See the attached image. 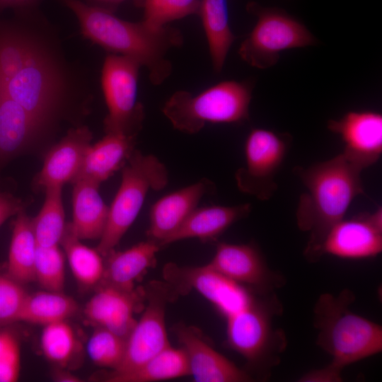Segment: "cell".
<instances>
[{
    "instance_id": "6da1fadb",
    "label": "cell",
    "mask_w": 382,
    "mask_h": 382,
    "mask_svg": "<svg viewBox=\"0 0 382 382\" xmlns=\"http://www.w3.org/2000/svg\"><path fill=\"white\" fill-rule=\"evenodd\" d=\"M361 171L342 154L307 168H294L306 188L296 218L299 228L309 233L303 250L308 262H316L324 255L323 245L330 230L344 219L353 199L364 194Z\"/></svg>"
},
{
    "instance_id": "7a4b0ae2",
    "label": "cell",
    "mask_w": 382,
    "mask_h": 382,
    "mask_svg": "<svg viewBox=\"0 0 382 382\" xmlns=\"http://www.w3.org/2000/svg\"><path fill=\"white\" fill-rule=\"evenodd\" d=\"M354 301L349 289L318 297L313 308L316 344L332 359L327 366L303 374L298 381H342L346 366L382 352L381 325L352 312L349 306Z\"/></svg>"
},
{
    "instance_id": "3957f363",
    "label": "cell",
    "mask_w": 382,
    "mask_h": 382,
    "mask_svg": "<svg viewBox=\"0 0 382 382\" xmlns=\"http://www.w3.org/2000/svg\"><path fill=\"white\" fill-rule=\"evenodd\" d=\"M76 16L81 33L105 49L130 57L147 69L151 83L158 86L168 78L172 64L168 52L182 45L180 30L154 27L141 21L129 22L111 10L87 5L79 0H62Z\"/></svg>"
},
{
    "instance_id": "277c9868",
    "label": "cell",
    "mask_w": 382,
    "mask_h": 382,
    "mask_svg": "<svg viewBox=\"0 0 382 382\" xmlns=\"http://www.w3.org/2000/svg\"><path fill=\"white\" fill-rule=\"evenodd\" d=\"M282 311L275 292L257 294L250 305L226 318L227 345L262 379L270 377L287 345L284 330L274 325Z\"/></svg>"
},
{
    "instance_id": "5b68a950",
    "label": "cell",
    "mask_w": 382,
    "mask_h": 382,
    "mask_svg": "<svg viewBox=\"0 0 382 382\" xmlns=\"http://www.w3.org/2000/svg\"><path fill=\"white\" fill-rule=\"evenodd\" d=\"M253 86L249 82L221 81L194 96L175 92L162 112L183 133H198L207 123H242L249 120Z\"/></svg>"
},
{
    "instance_id": "8992f818",
    "label": "cell",
    "mask_w": 382,
    "mask_h": 382,
    "mask_svg": "<svg viewBox=\"0 0 382 382\" xmlns=\"http://www.w3.org/2000/svg\"><path fill=\"white\" fill-rule=\"evenodd\" d=\"M168 183L165 165L153 154L135 149L122 168L120 186L110 205L96 250L107 256L133 224L150 190L159 191Z\"/></svg>"
},
{
    "instance_id": "52a82bcc",
    "label": "cell",
    "mask_w": 382,
    "mask_h": 382,
    "mask_svg": "<svg viewBox=\"0 0 382 382\" xmlns=\"http://www.w3.org/2000/svg\"><path fill=\"white\" fill-rule=\"evenodd\" d=\"M246 10L257 22L241 44L238 54L251 66L270 68L277 64L281 52L318 43L310 30L284 9L250 1Z\"/></svg>"
},
{
    "instance_id": "ba28073f",
    "label": "cell",
    "mask_w": 382,
    "mask_h": 382,
    "mask_svg": "<svg viewBox=\"0 0 382 382\" xmlns=\"http://www.w3.org/2000/svg\"><path fill=\"white\" fill-rule=\"evenodd\" d=\"M0 90L19 103L44 129L60 113L62 78L56 64L37 42L24 66Z\"/></svg>"
},
{
    "instance_id": "9c48e42d",
    "label": "cell",
    "mask_w": 382,
    "mask_h": 382,
    "mask_svg": "<svg viewBox=\"0 0 382 382\" xmlns=\"http://www.w3.org/2000/svg\"><path fill=\"white\" fill-rule=\"evenodd\" d=\"M141 66L123 55L109 54L102 70V87L108 109L104 120L106 133L135 137L142 128L143 105L137 100L139 71Z\"/></svg>"
},
{
    "instance_id": "30bf717a",
    "label": "cell",
    "mask_w": 382,
    "mask_h": 382,
    "mask_svg": "<svg viewBox=\"0 0 382 382\" xmlns=\"http://www.w3.org/2000/svg\"><path fill=\"white\" fill-rule=\"evenodd\" d=\"M291 140L289 133L253 129L245 144V165L235 173L239 190L262 201L270 199L277 190L275 175Z\"/></svg>"
},
{
    "instance_id": "8fae6325",
    "label": "cell",
    "mask_w": 382,
    "mask_h": 382,
    "mask_svg": "<svg viewBox=\"0 0 382 382\" xmlns=\"http://www.w3.org/2000/svg\"><path fill=\"white\" fill-rule=\"evenodd\" d=\"M146 305L126 341L123 359L111 373L132 371L170 346L166 328L165 313L167 303L174 300L178 293L168 282H151L144 289Z\"/></svg>"
},
{
    "instance_id": "7c38bea8",
    "label": "cell",
    "mask_w": 382,
    "mask_h": 382,
    "mask_svg": "<svg viewBox=\"0 0 382 382\" xmlns=\"http://www.w3.org/2000/svg\"><path fill=\"white\" fill-rule=\"evenodd\" d=\"M163 274L178 294L195 289L226 318L248 307L257 294L207 265L182 267L170 262L164 267Z\"/></svg>"
},
{
    "instance_id": "4fadbf2b",
    "label": "cell",
    "mask_w": 382,
    "mask_h": 382,
    "mask_svg": "<svg viewBox=\"0 0 382 382\" xmlns=\"http://www.w3.org/2000/svg\"><path fill=\"white\" fill-rule=\"evenodd\" d=\"M206 265L257 294L274 292L286 283L283 274L270 268L253 243H219Z\"/></svg>"
},
{
    "instance_id": "5bb4252c",
    "label": "cell",
    "mask_w": 382,
    "mask_h": 382,
    "mask_svg": "<svg viewBox=\"0 0 382 382\" xmlns=\"http://www.w3.org/2000/svg\"><path fill=\"white\" fill-rule=\"evenodd\" d=\"M328 129L344 143L343 156L362 170L376 163L382 153V115L375 111H349L328 122Z\"/></svg>"
},
{
    "instance_id": "9a60e30c",
    "label": "cell",
    "mask_w": 382,
    "mask_h": 382,
    "mask_svg": "<svg viewBox=\"0 0 382 382\" xmlns=\"http://www.w3.org/2000/svg\"><path fill=\"white\" fill-rule=\"evenodd\" d=\"M382 251V209L344 219L332 227L323 254L345 259L373 257Z\"/></svg>"
},
{
    "instance_id": "2e32d148",
    "label": "cell",
    "mask_w": 382,
    "mask_h": 382,
    "mask_svg": "<svg viewBox=\"0 0 382 382\" xmlns=\"http://www.w3.org/2000/svg\"><path fill=\"white\" fill-rule=\"evenodd\" d=\"M188 361L190 375L197 382H245L253 378L209 345L196 328L178 325L175 328Z\"/></svg>"
},
{
    "instance_id": "e0dca14e",
    "label": "cell",
    "mask_w": 382,
    "mask_h": 382,
    "mask_svg": "<svg viewBox=\"0 0 382 382\" xmlns=\"http://www.w3.org/2000/svg\"><path fill=\"white\" fill-rule=\"evenodd\" d=\"M144 300V290L127 291L100 285L85 305L83 313L96 327L108 329L127 340L137 323L134 315L143 306Z\"/></svg>"
},
{
    "instance_id": "ac0fdd59",
    "label": "cell",
    "mask_w": 382,
    "mask_h": 382,
    "mask_svg": "<svg viewBox=\"0 0 382 382\" xmlns=\"http://www.w3.org/2000/svg\"><path fill=\"white\" fill-rule=\"evenodd\" d=\"M214 187L212 181L202 179L159 199L150 209L148 239L161 248L163 242L179 228Z\"/></svg>"
},
{
    "instance_id": "d6986e66",
    "label": "cell",
    "mask_w": 382,
    "mask_h": 382,
    "mask_svg": "<svg viewBox=\"0 0 382 382\" xmlns=\"http://www.w3.org/2000/svg\"><path fill=\"white\" fill-rule=\"evenodd\" d=\"M92 138V132L87 127L69 130L66 136L47 152L42 168L34 180L35 186L45 190L73 182Z\"/></svg>"
},
{
    "instance_id": "ffe728a7",
    "label": "cell",
    "mask_w": 382,
    "mask_h": 382,
    "mask_svg": "<svg viewBox=\"0 0 382 382\" xmlns=\"http://www.w3.org/2000/svg\"><path fill=\"white\" fill-rule=\"evenodd\" d=\"M43 129L19 103L0 90V167L27 151Z\"/></svg>"
},
{
    "instance_id": "44dd1931",
    "label": "cell",
    "mask_w": 382,
    "mask_h": 382,
    "mask_svg": "<svg viewBox=\"0 0 382 382\" xmlns=\"http://www.w3.org/2000/svg\"><path fill=\"white\" fill-rule=\"evenodd\" d=\"M135 137L119 133L106 135L86 151L74 182L88 180L99 185L122 169L135 150Z\"/></svg>"
},
{
    "instance_id": "7402d4cb",
    "label": "cell",
    "mask_w": 382,
    "mask_h": 382,
    "mask_svg": "<svg viewBox=\"0 0 382 382\" xmlns=\"http://www.w3.org/2000/svg\"><path fill=\"white\" fill-rule=\"evenodd\" d=\"M251 209L249 203L197 207L179 228L163 242L161 248L187 238H198L203 242L214 241L232 224L246 217Z\"/></svg>"
},
{
    "instance_id": "603a6c76",
    "label": "cell",
    "mask_w": 382,
    "mask_h": 382,
    "mask_svg": "<svg viewBox=\"0 0 382 382\" xmlns=\"http://www.w3.org/2000/svg\"><path fill=\"white\" fill-rule=\"evenodd\" d=\"M160 248L156 243L147 239L123 251L112 250L105 256L100 285L127 291L134 290L136 282L155 266Z\"/></svg>"
},
{
    "instance_id": "cb8c5ba5",
    "label": "cell",
    "mask_w": 382,
    "mask_h": 382,
    "mask_svg": "<svg viewBox=\"0 0 382 382\" xmlns=\"http://www.w3.org/2000/svg\"><path fill=\"white\" fill-rule=\"evenodd\" d=\"M73 183L71 228L80 240L100 239L107 222L109 207L98 192L99 185L84 180Z\"/></svg>"
},
{
    "instance_id": "d4e9b609",
    "label": "cell",
    "mask_w": 382,
    "mask_h": 382,
    "mask_svg": "<svg viewBox=\"0 0 382 382\" xmlns=\"http://www.w3.org/2000/svg\"><path fill=\"white\" fill-rule=\"evenodd\" d=\"M231 0H200L198 16L204 30L214 71H221L228 51L236 39L229 23Z\"/></svg>"
},
{
    "instance_id": "484cf974",
    "label": "cell",
    "mask_w": 382,
    "mask_h": 382,
    "mask_svg": "<svg viewBox=\"0 0 382 382\" xmlns=\"http://www.w3.org/2000/svg\"><path fill=\"white\" fill-rule=\"evenodd\" d=\"M37 248L31 219L23 210L16 215L13 224L6 274L21 284L35 281Z\"/></svg>"
},
{
    "instance_id": "4316f807",
    "label": "cell",
    "mask_w": 382,
    "mask_h": 382,
    "mask_svg": "<svg viewBox=\"0 0 382 382\" xmlns=\"http://www.w3.org/2000/svg\"><path fill=\"white\" fill-rule=\"evenodd\" d=\"M187 375L190 370L184 349L169 346L137 368L121 374L110 372L103 379L107 382H153Z\"/></svg>"
},
{
    "instance_id": "83f0119b",
    "label": "cell",
    "mask_w": 382,
    "mask_h": 382,
    "mask_svg": "<svg viewBox=\"0 0 382 382\" xmlns=\"http://www.w3.org/2000/svg\"><path fill=\"white\" fill-rule=\"evenodd\" d=\"M78 309L75 300L63 292L44 290L28 294L18 322L45 326L66 320L75 315Z\"/></svg>"
},
{
    "instance_id": "f1b7e54d",
    "label": "cell",
    "mask_w": 382,
    "mask_h": 382,
    "mask_svg": "<svg viewBox=\"0 0 382 382\" xmlns=\"http://www.w3.org/2000/svg\"><path fill=\"white\" fill-rule=\"evenodd\" d=\"M81 241L67 224L60 243L70 269L79 283L85 286H93L102 279L104 262L96 249L83 245Z\"/></svg>"
},
{
    "instance_id": "f546056e",
    "label": "cell",
    "mask_w": 382,
    "mask_h": 382,
    "mask_svg": "<svg viewBox=\"0 0 382 382\" xmlns=\"http://www.w3.org/2000/svg\"><path fill=\"white\" fill-rule=\"evenodd\" d=\"M21 30L0 21V89L24 66L36 43Z\"/></svg>"
},
{
    "instance_id": "4dcf8cb0",
    "label": "cell",
    "mask_w": 382,
    "mask_h": 382,
    "mask_svg": "<svg viewBox=\"0 0 382 382\" xmlns=\"http://www.w3.org/2000/svg\"><path fill=\"white\" fill-rule=\"evenodd\" d=\"M62 186L45 189V199L37 215L31 219L33 231L40 246L49 247L60 243L66 223L62 195Z\"/></svg>"
},
{
    "instance_id": "1f68e13d",
    "label": "cell",
    "mask_w": 382,
    "mask_h": 382,
    "mask_svg": "<svg viewBox=\"0 0 382 382\" xmlns=\"http://www.w3.org/2000/svg\"><path fill=\"white\" fill-rule=\"evenodd\" d=\"M40 347L49 361L67 369L78 352L79 344L73 328L66 320H62L44 326Z\"/></svg>"
},
{
    "instance_id": "d6a6232c",
    "label": "cell",
    "mask_w": 382,
    "mask_h": 382,
    "mask_svg": "<svg viewBox=\"0 0 382 382\" xmlns=\"http://www.w3.org/2000/svg\"><path fill=\"white\" fill-rule=\"evenodd\" d=\"M35 281L45 290L63 292L65 282L64 256L59 245H37L34 265Z\"/></svg>"
},
{
    "instance_id": "836d02e7",
    "label": "cell",
    "mask_w": 382,
    "mask_h": 382,
    "mask_svg": "<svg viewBox=\"0 0 382 382\" xmlns=\"http://www.w3.org/2000/svg\"><path fill=\"white\" fill-rule=\"evenodd\" d=\"M126 341L108 329L97 327L87 342L86 352L95 364L112 371L123 359Z\"/></svg>"
},
{
    "instance_id": "e575fe53",
    "label": "cell",
    "mask_w": 382,
    "mask_h": 382,
    "mask_svg": "<svg viewBox=\"0 0 382 382\" xmlns=\"http://www.w3.org/2000/svg\"><path fill=\"white\" fill-rule=\"evenodd\" d=\"M200 0H141L144 9L143 21L154 27L168 23L190 15H198Z\"/></svg>"
},
{
    "instance_id": "d590c367",
    "label": "cell",
    "mask_w": 382,
    "mask_h": 382,
    "mask_svg": "<svg viewBox=\"0 0 382 382\" xmlns=\"http://www.w3.org/2000/svg\"><path fill=\"white\" fill-rule=\"evenodd\" d=\"M28 294L23 284L0 274V328L18 322Z\"/></svg>"
},
{
    "instance_id": "8d00e7d4",
    "label": "cell",
    "mask_w": 382,
    "mask_h": 382,
    "mask_svg": "<svg viewBox=\"0 0 382 382\" xmlns=\"http://www.w3.org/2000/svg\"><path fill=\"white\" fill-rule=\"evenodd\" d=\"M0 328V382H16L21 372V345L11 330Z\"/></svg>"
},
{
    "instance_id": "74e56055",
    "label": "cell",
    "mask_w": 382,
    "mask_h": 382,
    "mask_svg": "<svg viewBox=\"0 0 382 382\" xmlns=\"http://www.w3.org/2000/svg\"><path fill=\"white\" fill-rule=\"evenodd\" d=\"M25 204L8 192H0V226L10 217L24 210Z\"/></svg>"
},
{
    "instance_id": "f35d334b",
    "label": "cell",
    "mask_w": 382,
    "mask_h": 382,
    "mask_svg": "<svg viewBox=\"0 0 382 382\" xmlns=\"http://www.w3.org/2000/svg\"><path fill=\"white\" fill-rule=\"evenodd\" d=\"M52 378L57 382H81L82 380L65 368L57 367L52 372Z\"/></svg>"
},
{
    "instance_id": "ab89813d",
    "label": "cell",
    "mask_w": 382,
    "mask_h": 382,
    "mask_svg": "<svg viewBox=\"0 0 382 382\" xmlns=\"http://www.w3.org/2000/svg\"><path fill=\"white\" fill-rule=\"evenodd\" d=\"M40 0H0V10L6 8H23L35 5Z\"/></svg>"
},
{
    "instance_id": "60d3db41",
    "label": "cell",
    "mask_w": 382,
    "mask_h": 382,
    "mask_svg": "<svg viewBox=\"0 0 382 382\" xmlns=\"http://www.w3.org/2000/svg\"><path fill=\"white\" fill-rule=\"evenodd\" d=\"M94 1H98L103 4H107L108 6H112V5H116L125 0H94ZM134 1L139 6L141 0H134Z\"/></svg>"
}]
</instances>
